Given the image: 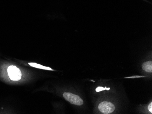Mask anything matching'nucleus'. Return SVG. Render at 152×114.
I'll list each match as a JSON object with an SVG mask.
<instances>
[{"mask_svg": "<svg viewBox=\"0 0 152 114\" xmlns=\"http://www.w3.org/2000/svg\"><path fill=\"white\" fill-rule=\"evenodd\" d=\"M7 74L12 81H18L21 79L22 73L17 66L13 65H8L7 68Z\"/></svg>", "mask_w": 152, "mask_h": 114, "instance_id": "f257e3e1", "label": "nucleus"}, {"mask_svg": "<svg viewBox=\"0 0 152 114\" xmlns=\"http://www.w3.org/2000/svg\"><path fill=\"white\" fill-rule=\"evenodd\" d=\"M63 96L66 100L72 104L80 106L83 104V101L80 97L71 93H64Z\"/></svg>", "mask_w": 152, "mask_h": 114, "instance_id": "f03ea898", "label": "nucleus"}, {"mask_svg": "<svg viewBox=\"0 0 152 114\" xmlns=\"http://www.w3.org/2000/svg\"><path fill=\"white\" fill-rule=\"evenodd\" d=\"M99 110L103 114H110L115 110L114 105L110 102H103L99 104Z\"/></svg>", "mask_w": 152, "mask_h": 114, "instance_id": "7ed1b4c3", "label": "nucleus"}, {"mask_svg": "<svg viewBox=\"0 0 152 114\" xmlns=\"http://www.w3.org/2000/svg\"><path fill=\"white\" fill-rule=\"evenodd\" d=\"M142 69L144 71L151 73L152 72V62L151 61L143 63L142 65Z\"/></svg>", "mask_w": 152, "mask_h": 114, "instance_id": "20e7f679", "label": "nucleus"}, {"mask_svg": "<svg viewBox=\"0 0 152 114\" xmlns=\"http://www.w3.org/2000/svg\"><path fill=\"white\" fill-rule=\"evenodd\" d=\"M29 65L32 67L37 68L45 70H53L51 69L49 67H47V66H43V65H41L40 64L36 63L30 62L29 63Z\"/></svg>", "mask_w": 152, "mask_h": 114, "instance_id": "39448f33", "label": "nucleus"}, {"mask_svg": "<svg viewBox=\"0 0 152 114\" xmlns=\"http://www.w3.org/2000/svg\"><path fill=\"white\" fill-rule=\"evenodd\" d=\"M110 88H106V87H102L101 86H99L96 89V92H100L101 91H104V90H110Z\"/></svg>", "mask_w": 152, "mask_h": 114, "instance_id": "423d86ee", "label": "nucleus"}, {"mask_svg": "<svg viewBox=\"0 0 152 114\" xmlns=\"http://www.w3.org/2000/svg\"><path fill=\"white\" fill-rule=\"evenodd\" d=\"M148 110L150 113H152V103L151 102L148 106Z\"/></svg>", "mask_w": 152, "mask_h": 114, "instance_id": "0eeeda50", "label": "nucleus"}, {"mask_svg": "<svg viewBox=\"0 0 152 114\" xmlns=\"http://www.w3.org/2000/svg\"><path fill=\"white\" fill-rule=\"evenodd\" d=\"M143 77V76H132V77H127V78H139V77Z\"/></svg>", "mask_w": 152, "mask_h": 114, "instance_id": "6e6552de", "label": "nucleus"}]
</instances>
